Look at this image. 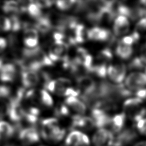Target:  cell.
Segmentation results:
<instances>
[{
  "instance_id": "6da1fadb",
  "label": "cell",
  "mask_w": 146,
  "mask_h": 146,
  "mask_svg": "<svg viewBox=\"0 0 146 146\" xmlns=\"http://www.w3.org/2000/svg\"><path fill=\"white\" fill-rule=\"evenodd\" d=\"M40 134L42 137L47 141L56 143L64 138L66 130L60 127L56 118L50 117L42 121Z\"/></svg>"
},
{
  "instance_id": "7a4b0ae2",
  "label": "cell",
  "mask_w": 146,
  "mask_h": 146,
  "mask_svg": "<svg viewBox=\"0 0 146 146\" xmlns=\"http://www.w3.org/2000/svg\"><path fill=\"white\" fill-rule=\"evenodd\" d=\"M143 100L138 98L127 99L123 103L124 113L135 123L144 118L146 110L141 107Z\"/></svg>"
},
{
  "instance_id": "3957f363",
  "label": "cell",
  "mask_w": 146,
  "mask_h": 146,
  "mask_svg": "<svg viewBox=\"0 0 146 146\" xmlns=\"http://www.w3.org/2000/svg\"><path fill=\"white\" fill-rule=\"evenodd\" d=\"M44 87L48 91L55 94L66 96L67 90L72 86L70 80L64 78H59L49 80L44 84Z\"/></svg>"
},
{
  "instance_id": "277c9868",
  "label": "cell",
  "mask_w": 146,
  "mask_h": 146,
  "mask_svg": "<svg viewBox=\"0 0 146 146\" xmlns=\"http://www.w3.org/2000/svg\"><path fill=\"white\" fill-rule=\"evenodd\" d=\"M146 86V75L142 72H134L130 74L125 80V87L131 91H138Z\"/></svg>"
},
{
  "instance_id": "5b68a950",
  "label": "cell",
  "mask_w": 146,
  "mask_h": 146,
  "mask_svg": "<svg viewBox=\"0 0 146 146\" xmlns=\"http://www.w3.org/2000/svg\"><path fill=\"white\" fill-rule=\"evenodd\" d=\"M114 140L113 133L105 128L98 129L92 137L94 146H113Z\"/></svg>"
},
{
  "instance_id": "8992f818",
  "label": "cell",
  "mask_w": 146,
  "mask_h": 146,
  "mask_svg": "<svg viewBox=\"0 0 146 146\" xmlns=\"http://www.w3.org/2000/svg\"><path fill=\"white\" fill-rule=\"evenodd\" d=\"M68 46L62 42L54 41L49 50V58L54 62L59 60L63 61L67 58V54Z\"/></svg>"
},
{
  "instance_id": "52a82bcc",
  "label": "cell",
  "mask_w": 146,
  "mask_h": 146,
  "mask_svg": "<svg viewBox=\"0 0 146 146\" xmlns=\"http://www.w3.org/2000/svg\"><path fill=\"white\" fill-rule=\"evenodd\" d=\"M76 83L80 94L82 92L81 96L92 94L97 88V84L95 80L87 75H82L78 77Z\"/></svg>"
},
{
  "instance_id": "ba28073f",
  "label": "cell",
  "mask_w": 146,
  "mask_h": 146,
  "mask_svg": "<svg viewBox=\"0 0 146 146\" xmlns=\"http://www.w3.org/2000/svg\"><path fill=\"white\" fill-rule=\"evenodd\" d=\"M88 39L98 42H112L115 38L107 29L95 27L88 30Z\"/></svg>"
},
{
  "instance_id": "9c48e42d",
  "label": "cell",
  "mask_w": 146,
  "mask_h": 146,
  "mask_svg": "<svg viewBox=\"0 0 146 146\" xmlns=\"http://www.w3.org/2000/svg\"><path fill=\"white\" fill-rule=\"evenodd\" d=\"M66 146H90L88 137L78 130L71 131L65 140Z\"/></svg>"
},
{
  "instance_id": "30bf717a",
  "label": "cell",
  "mask_w": 146,
  "mask_h": 146,
  "mask_svg": "<svg viewBox=\"0 0 146 146\" xmlns=\"http://www.w3.org/2000/svg\"><path fill=\"white\" fill-rule=\"evenodd\" d=\"M91 115L94 127L100 129L110 125L112 117L105 111L97 108H92Z\"/></svg>"
},
{
  "instance_id": "8fae6325",
  "label": "cell",
  "mask_w": 146,
  "mask_h": 146,
  "mask_svg": "<svg viewBox=\"0 0 146 146\" xmlns=\"http://www.w3.org/2000/svg\"><path fill=\"white\" fill-rule=\"evenodd\" d=\"M126 74V66L123 63L111 64L107 68V75L114 83H121Z\"/></svg>"
},
{
  "instance_id": "7c38bea8",
  "label": "cell",
  "mask_w": 146,
  "mask_h": 146,
  "mask_svg": "<svg viewBox=\"0 0 146 146\" xmlns=\"http://www.w3.org/2000/svg\"><path fill=\"white\" fill-rule=\"evenodd\" d=\"M19 138L26 144H34L39 141V135L34 127L22 128L19 131Z\"/></svg>"
},
{
  "instance_id": "4fadbf2b",
  "label": "cell",
  "mask_w": 146,
  "mask_h": 146,
  "mask_svg": "<svg viewBox=\"0 0 146 146\" xmlns=\"http://www.w3.org/2000/svg\"><path fill=\"white\" fill-rule=\"evenodd\" d=\"M137 137L136 133L132 129L127 128L119 132V135L115 138L113 146H125Z\"/></svg>"
},
{
  "instance_id": "5bb4252c",
  "label": "cell",
  "mask_w": 146,
  "mask_h": 146,
  "mask_svg": "<svg viewBox=\"0 0 146 146\" xmlns=\"http://www.w3.org/2000/svg\"><path fill=\"white\" fill-rule=\"evenodd\" d=\"M129 22L127 18L123 15H118L115 18L113 30L116 36H120L127 34L129 29Z\"/></svg>"
},
{
  "instance_id": "9a60e30c",
  "label": "cell",
  "mask_w": 146,
  "mask_h": 146,
  "mask_svg": "<svg viewBox=\"0 0 146 146\" xmlns=\"http://www.w3.org/2000/svg\"><path fill=\"white\" fill-rule=\"evenodd\" d=\"M71 127L72 128H81L85 130H90L94 127V122L91 117L75 115L71 117Z\"/></svg>"
},
{
  "instance_id": "2e32d148",
  "label": "cell",
  "mask_w": 146,
  "mask_h": 146,
  "mask_svg": "<svg viewBox=\"0 0 146 146\" xmlns=\"http://www.w3.org/2000/svg\"><path fill=\"white\" fill-rule=\"evenodd\" d=\"M25 112L26 111L20 102L10 100L8 115L12 121L16 122L21 121L23 119Z\"/></svg>"
},
{
  "instance_id": "e0dca14e",
  "label": "cell",
  "mask_w": 146,
  "mask_h": 146,
  "mask_svg": "<svg viewBox=\"0 0 146 146\" xmlns=\"http://www.w3.org/2000/svg\"><path fill=\"white\" fill-rule=\"evenodd\" d=\"M39 36L38 31L34 27H30L28 25L25 26L23 42L26 46L30 48L36 47L38 44Z\"/></svg>"
},
{
  "instance_id": "ac0fdd59",
  "label": "cell",
  "mask_w": 146,
  "mask_h": 146,
  "mask_svg": "<svg viewBox=\"0 0 146 146\" xmlns=\"http://www.w3.org/2000/svg\"><path fill=\"white\" fill-rule=\"evenodd\" d=\"M65 104L78 115H82L86 111L85 104L76 97H67L65 99Z\"/></svg>"
},
{
  "instance_id": "d6986e66",
  "label": "cell",
  "mask_w": 146,
  "mask_h": 146,
  "mask_svg": "<svg viewBox=\"0 0 146 146\" xmlns=\"http://www.w3.org/2000/svg\"><path fill=\"white\" fill-rule=\"evenodd\" d=\"M22 82L25 87L36 86L39 81V76L36 71H23L21 75Z\"/></svg>"
},
{
  "instance_id": "ffe728a7",
  "label": "cell",
  "mask_w": 146,
  "mask_h": 146,
  "mask_svg": "<svg viewBox=\"0 0 146 146\" xmlns=\"http://www.w3.org/2000/svg\"><path fill=\"white\" fill-rule=\"evenodd\" d=\"M16 74L15 66L11 63L3 64L0 69V80L2 82L13 80Z\"/></svg>"
},
{
  "instance_id": "44dd1931",
  "label": "cell",
  "mask_w": 146,
  "mask_h": 146,
  "mask_svg": "<svg viewBox=\"0 0 146 146\" xmlns=\"http://www.w3.org/2000/svg\"><path fill=\"white\" fill-rule=\"evenodd\" d=\"M126 115L124 112L116 114L111 117L110 125L112 132L119 133L121 131L125 121Z\"/></svg>"
},
{
  "instance_id": "7402d4cb",
  "label": "cell",
  "mask_w": 146,
  "mask_h": 146,
  "mask_svg": "<svg viewBox=\"0 0 146 146\" xmlns=\"http://www.w3.org/2000/svg\"><path fill=\"white\" fill-rule=\"evenodd\" d=\"M115 50L116 55L120 58L125 60L129 59L133 53L132 46L123 43L120 40L118 42Z\"/></svg>"
},
{
  "instance_id": "603a6c76",
  "label": "cell",
  "mask_w": 146,
  "mask_h": 146,
  "mask_svg": "<svg viewBox=\"0 0 146 146\" xmlns=\"http://www.w3.org/2000/svg\"><path fill=\"white\" fill-rule=\"evenodd\" d=\"M35 29L42 34H46L48 33L52 27L46 15H42L39 18L36 19Z\"/></svg>"
},
{
  "instance_id": "cb8c5ba5",
  "label": "cell",
  "mask_w": 146,
  "mask_h": 146,
  "mask_svg": "<svg viewBox=\"0 0 146 146\" xmlns=\"http://www.w3.org/2000/svg\"><path fill=\"white\" fill-rule=\"evenodd\" d=\"M14 133V128L6 121H0V140L11 137Z\"/></svg>"
},
{
  "instance_id": "d4e9b609",
  "label": "cell",
  "mask_w": 146,
  "mask_h": 146,
  "mask_svg": "<svg viewBox=\"0 0 146 146\" xmlns=\"http://www.w3.org/2000/svg\"><path fill=\"white\" fill-rule=\"evenodd\" d=\"M139 39L141 38H146V17L139 19L135 26L133 31Z\"/></svg>"
},
{
  "instance_id": "484cf974",
  "label": "cell",
  "mask_w": 146,
  "mask_h": 146,
  "mask_svg": "<svg viewBox=\"0 0 146 146\" xmlns=\"http://www.w3.org/2000/svg\"><path fill=\"white\" fill-rule=\"evenodd\" d=\"M26 11L31 17L36 19L42 16L41 9L35 2H31L27 5Z\"/></svg>"
},
{
  "instance_id": "4316f807",
  "label": "cell",
  "mask_w": 146,
  "mask_h": 146,
  "mask_svg": "<svg viewBox=\"0 0 146 146\" xmlns=\"http://www.w3.org/2000/svg\"><path fill=\"white\" fill-rule=\"evenodd\" d=\"M112 58V53L111 50L108 48L102 50L97 55L95 59L101 62L106 63L110 61Z\"/></svg>"
},
{
  "instance_id": "83f0119b",
  "label": "cell",
  "mask_w": 146,
  "mask_h": 146,
  "mask_svg": "<svg viewBox=\"0 0 146 146\" xmlns=\"http://www.w3.org/2000/svg\"><path fill=\"white\" fill-rule=\"evenodd\" d=\"M3 10L5 13L15 14L20 11L19 2L15 1L6 2L3 6Z\"/></svg>"
},
{
  "instance_id": "f1b7e54d",
  "label": "cell",
  "mask_w": 146,
  "mask_h": 146,
  "mask_svg": "<svg viewBox=\"0 0 146 146\" xmlns=\"http://www.w3.org/2000/svg\"><path fill=\"white\" fill-rule=\"evenodd\" d=\"M56 6L60 10H67L72 7L76 3L75 1H58L55 2Z\"/></svg>"
},
{
  "instance_id": "f546056e",
  "label": "cell",
  "mask_w": 146,
  "mask_h": 146,
  "mask_svg": "<svg viewBox=\"0 0 146 146\" xmlns=\"http://www.w3.org/2000/svg\"><path fill=\"white\" fill-rule=\"evenodd\" d=\"M144 67V63L139 57L133 58L128 64V68L130 70H141Z\"/></svg>"
},
{
  "instance_id": "4dcf8cb0",
  "label": "cell",
  "mask_w": 146,
  "mask_h": 146,
  "mask_svg": "<svg viewBox=\"0 0 146 146\" xmlns=\"http://www.w3.org/2000/svg\"><path fill=\"white\" fill-rule=\"evenodd\" d=\"M10 29H11L10 19L4 16H0V31H9Z\"/></svg>"
},
{
  "instance_id": "1f68e13d",
  "label": "cell",
  "mask_w": 146,
  "mask_h": 146,
  "mask_svg": "<svg viewBox=\"0 0 146 146\" xmlns=\"http://www.w3.org/2000/svg\"><path fill=\"white\" fill-rule=\"evenodd\" d=\"M136 127L139 132L146 136V118H143L136 123Z\"/></svg>"
},
{
  "instance_id": "d6a6232c",
  "label": "cell",
  "mask_w": 146,
  "mask_h": 146,
  "mask_svg": "<svg viewBox=\"0 0 146 146\" xmlns=\"http://www.w3.org/2000/svg\"><path fill=\"white\" fill-rule=\"evenodd\" d=\"M11 29L13 31H17L19 30L21 27V23L19 19L15 15H14L11 18Z\"/></svg>"
},
{
  "instance_id": "836d02e7",
  "label": "cell",
  "mask_w": 146,
  "mask_h": 146,
  "mask_svg": "<svg viewBox=\"0 0 146 146\" xmlns=\"http://www.w3.org/2000/svg\"><path fill=\"white\" fill-rule=\"evenodd\" d=\"M9 110V103H7L4 101L0 102V119H2L4 116L8 114Z\"/></svg>"
},
{
  "instance_id": "e575fe53",
  "label": "cell",
  "mask_w": 146,
  "mask_h": 146,
  "mask_svg": "<svg viewBox=\"0 0 146 146\" xmlns=\"http://www.w3.org/2000/svg\"><path fill=\"white\" fill-rule=\"evenodd\" d=\"M10 89L5 86H0V97L7 98L10 95Z\"/></svg>"
},
{
  "instance_id": "d590c367",
  "label": "cell",
  "mask_w": 146,
  "mask_h": 146,
  "mask_svg": "<svg viewBox=\"0 0 146 146\" xmlns=\"http://www.w3.org/2000/svg\"><path fill=\"white\" fill-rule=\"evenodd\" d=\"M40 9L42 8H47L51 6L54 3V1H35V2Z\"/></svg>"
},
{
  "instance_id": "8d00e7d4",
  "label": "cell",
  "mask_w": 146,
  "mask_h": 146,
  "mask_svg": "<svg viewBox=\"0 0 146 146\" xmlns=\"http://www.w3.org/2000/svg\"><path fill=\"white\" fill-rule=\"evenodd\" d=\"M136 98H138L143 100V99H146V88H142L137 91L135 93Z\"/></svg>"
},
{
  "instance_id": "74e56055",
  "label": "cell",
  "mask_w": 146,
  "mask_h": 146,
  "mask_svg": "<svg viewBox=\"0 0 146 146\" xmlns=\"http://www.w3.org/2000/svg\"><path fill=\"white\" fill-rule=\"evenodd\" d=\"M7 45V42L3 38H0V51L5 49Z\"/></svg>"
},
{
  "instance_id": "f35d334b",
  "label": "cell",
  "mask_w": 146,
  "mask_h": 146,
  "mask_svg": "<svg viewBox=\"0 0 146 146\" xmlns=\"http://www.w3.org/2000/svg\"><path fill=\"white\" fill-rule=\"evenodd\" d=\"M140 58L144 64H146V50H141V55Z\"/></svg>"
},
{
  "instance_id": "ab89813d",
  "label": "cell",
  "mask_w": 146,
  "mask_h": 146,
  "mask_svg": "<svg viewBox=\"0 0 146 146\" xmlns=\"http://www.w3.org/2000/svg\"><path fill=\"white\" fill-rule=\"evenodd\" d=\"M135 146H146V141H142L136 143Z\"/></svg>"
},
{
  "instance_id": "60d3db41",
  "label": "cell",
  "mask_w": 146,
  "mask_h": 146,
  "mask_svg": "<svg viewBox=\"0 0 146 146\" xmlns=\"http://www.w3.org/2000/svg\"><path fill=\"white\" fill-rule=\"evenodd\" d=\"M5 146H15L14 145H13V144H9V145H6Z\"/></svg>"
},
{
  "instance_id": "b9f144b4",
  "label": "cell",
  "mask_w": 146,
  "mask_h": 146,
  "mask_svg": "<svg viewBox=\"0 0 146 146\" xmlns=\"http://www.w3.org/2000/svg\"><path fill=\"white\" fill-rule=\"evenodd\" d=\"M145 74L146 75V68H145Z\"/></svg>"
}]
</instances>
